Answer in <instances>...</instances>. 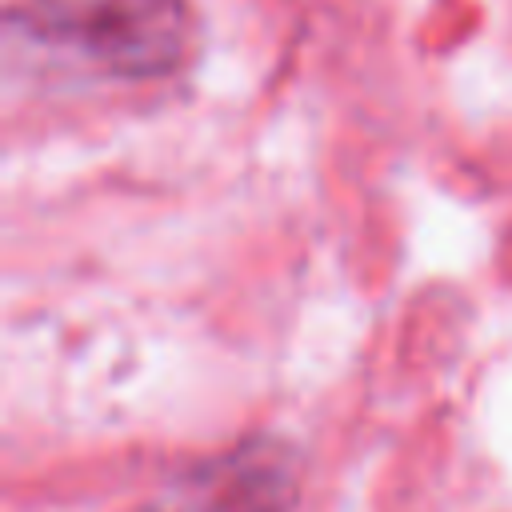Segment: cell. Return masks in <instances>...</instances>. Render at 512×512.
Here are the masks:
<instances>
[{
	"label": "cell",
	"mask_w": 512,
	"mask_h": 512,
	"mask_svg": "<svg viewBox=\"0 0 512 512\" xmlns=\"http://www.w3.org/2000/svg\"><path fill=\"white\" fill-rule=\"evenodd\" d=\"M88 52L120 76H164L192 48L184 0H100L84 16Z\"/></svg>",
	"instance_id": "1"
}]
</instances>
